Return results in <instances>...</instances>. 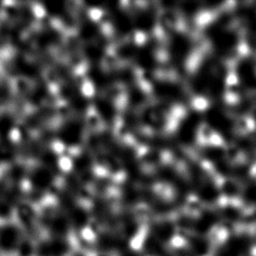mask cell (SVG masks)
Wrapping results in <instances>:
<instances>
[{
    "mask_svg": "<svg viewBox=\"0 0 256 256\" xmlns=\"http://www.w3.org/2000/svg\"><path fill=\"white\" fill-rule=\"evenodd\" d=\"M234 132L240 136H248L256 132V122L250 114L237 116L234 122Z\"/></svg>",
    "mask_w": 256,
    "mask_h": 256,
    "instance_id": "obj_1",
    "label": "cell"
},
{
    "mask_svg": "<svg viewBox=\"0 0 256 256\" xmlns=\"http://www.w3.org/2000/svg\"><path fill=\"white\" fill-rule=\"evenodd\" d=\"M10 90H12L14 93L22 94L26 92V90L29 88V82L28 79H26L24 77H15L10 80Z\"/></svg>",
    "mask_w": 256,
    "mask_h": 256,
    "instance_id": "obj_2",
    "label": "cell"
},
{
    "mask_svg": "<svg viewBox=\"0 0 256 256\" xmlns=\"http://www.w3.org/2000/svg\"><path fill=\"white\" fill-rule=\"evenodd\" d=\"M226 86H238L240 85V79L236 70H229L228 76L226 77Z\"/></svg>",
    "mask_w": 256,
    "mask_h": 256,
    "instance_id": "obj_3",
    "label": "cell"
},
{
    "mask_svg": "<svg viewBox=\"0 0 256 256\" xmlns=\"http://www.w3.org/2000/svg\"><path fill=\"white\" fill-rule=\"evenodd\" d=\"M9 138L14 142H17L20 139V132L17 128H14L9 132Z\"/></svg>",
    "mask_w": 256,
    "mask_h": 256,
    "instance_id": "obj_4",
    "label": "cell"
},
{
    "mask_svg": "<svg viewBox=\"0 0 256 256\" xmlns=\"http://www.w3.org/2000/svg\"><path fill=\"white\" fill-rule=\"evenodd\" d=\"M10 169V166L8 163H0V180H3L6 176L8 170Z\"/></svg>",
    "mask_w": 256,
    "mask_h": 256,
    "instance_id": "obj_5",
    "label": "cell"
},
{
    "mask_svg": "<svg viewBox=\"0 0 256 256\" xmlns=\"http://www.w3.org/2000/svg\"><path fill=\"white\" fill-rule=\"evenodd\" d=\"M7 225H10V220L8 218H6V217L0 216V229Z\"/></svg>",
    "mask_w": 256,
    "mask_h": 256,
    "instance_id": "obj_6",
    "label": "cell"
},
{
    "mask_svg": "<svg viewBox=\"0 0 256 256\" xmlns=\"http://www.w3.org/2000/svg\"><path fill=\"white\" fill-rule=\"evenodd\" d=\"M0 256H12V254L6 251H3V250H0Z\"/></svg>",
    "mask_w": 256,
    "mask_h": 256,
    "instance_id": "obj_7",
    "label": "cell"
}]
</instances>
